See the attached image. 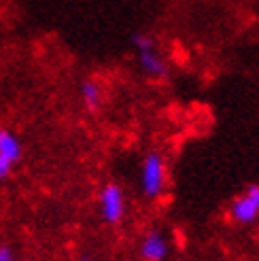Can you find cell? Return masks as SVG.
<instances>
[{"instance_id":"obj_10","label":"cell","mask_w":259,"mask_h":261,"mask_svg":"<svg viewBox=\"0 0 259 261\" xmlns=\"http://www.w3.org/2000/svg\"><path fill=\"white\" fill-rule=\"evenodd\" d=\"M81 261H96V259H94V257H89V255H83Z\"/></svg>"},{"instance_id":"obj_8","label":"cell","mask_w":259,"mask_h":261,"mask_svg":"<svg viewBox=\"0 0 259 261\" xmlns=\"http://www.w3.org/2000/svg\"><path fill=\"white\" fill-rule=\"evenodd\" d=\"M130 43H132V47L138 51H147V49H158V43H155V38L147 32H132L130 34Z\"/></svg>"},{"instance_id":"obj_9","label":"cell","mask_w":259,"mask_h":261,"mask_svg":"<svg viewBox=\"0 0 259 261\" xmlns=\"http://www.w3.org/2000/svg\"><path fill=\"white\" fill-rule=\"evenodd\" d=\"M0 261H17V253L11 244L3 242L0 244Z\"/></svg>"},{"instance_id":"obj_11","label":"cell","mask_w":259,"mask_h":261,"mask_svg":"<svg viewBox=\"0 0 259 261\" xmlns=\"http://www.w3.org/2000/svg\"><path fill=\"white\" fill-rule=\"evenodd\" d=\"M3 180H5V176H3V174H0V182H3Z\"/></svg>"},{"instance_id":"obj_1","label":"cell","mask_w":259,"mask_h":261,"mask_svg":"<svg viewBox=\"0 0 259 261\" xmlns=\"http://www.w3.org/2000/svg\"><path fill=\"white\" fill-rule=\"evenodd\" d=\"M166 160L160 151H149L140 164V189L147 200H160L166 191Z\"/></svg>"},{"instance_id":"obj_6","label":"cell","mask_w":259,"mask_h":261,"mask_svg":"<svg viewBox=\"0 0 259 261\" xmlns=\"http://www.w3.org/2000/svg\"><path fill=\"white\" fill-rule=\"evenodd\" d=\"M138 64L153 79H168V74H170V68H168L166 60L158 54V49L138 51Z\"/></svg>"},{"instance_id":"obj_2","label":"cell","mask_w":259,"mask_h":261,"mask_svg":"<svg viewBox=\"0 0 259 261\" xmlns=\"http://www.w3.org/2000/svg\"><path fill=\"white\" fill-rule=\"evenodd\" d=\"M100 217L107 225H117L125 217V195L117 182H107L98 195Z\"/></svg>"},{"instance_id":"obj_7","label":"cell","mask_w":259,"mask_h":261,"mask_svg":"<svg viewBox=\"0 0 259 261\" xmlns=\"http://www.w3.org/2000/svg\"><path fill=\"white\" fill-rule=\"evenodd\" d=\"M81 100L89 113H98L102 107V87L94 79H85L81 83Z\"/></svg>"},{"instance_id":"obj_4","label":"cell","mask_w":259,"mask_h":261,"mask_svg":"<svg viewBox=\"0 0 259 261\" xmlns=\"http://www.w3.org/2000/svg\"><path fill=\"white\" fill-rule=\"evenodd\" d=\"M23 145L21 138L9 127H0V174L11 176V170L21 162Z\"/></svg>"},{"instance_id":"obj_5","label":"cell","mask_w":259,"mask_h":261,"mask_svg":"<svg viewBox=\"0 0 259 261\" xmlns=\"http://www.w3.org/2000/svg\"><path fill=\"white\" fill-rule=\"evenodd\" d=\"M170 253V242H168L166 233L160 229H151L142 236L138 255L142 261H164Z\"/></svg>"},{"instance_id":"obj_3","label":"cell","mask_w":259,"mask_h":261,"mask_svg":"<svg viewBox=\"0 0 259 261\" xmlns=\"http://www.w3.org/2000/svg\"><path fill=\"white\" fill-rule=\"evenodd\" d=\"M229 219L238 225H251L259 219V185H249L229 204Z\"/></svg>"}]
</instances>
